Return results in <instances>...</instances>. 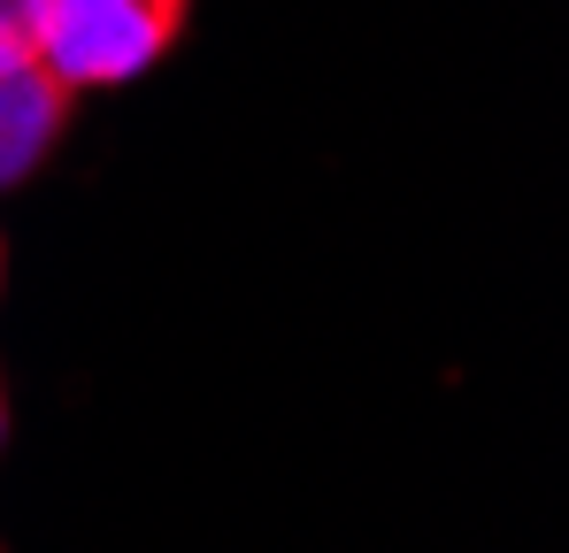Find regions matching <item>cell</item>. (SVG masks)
<instances>
[{"label": "cell", "mask_w": 569, "mask_h": 553, "mask_svg": "<svg viewBox=\"0 0 569 553\" xmlns=\"http://www.w3.org/2000/svg\"><path fill=\"white\" fill-rule=\"evenodd\" d=\"M192 23V0H31V47L70 92L131 86Z\"/></svg>", "instance_id": "cell-1"}, {"label": "cell", "mask_w": 569, "mask_h": 553, "mask_svg": "<svg viewBox=\"0 0 569 553\" xmlns=\"http://www.w3.org/2000/svg\"><path fill=\"white\" fill-rule=\"evenodd\" d=\"M70 108H78V92L62 86L47 62L0 70V184L31 178L54 154V139L70 131Z\"/></svg>", "instance_id": "cell-2"}, {"label": "cell", "mask_w": 569, "mask_h": 553, "mask_svg": "<svg viewBox=\"0 0 569 553\" xmlns=\"http://www.w3.org/2000/svg\"><path fill=\"white\" fill-rule=\"evenodd\" d=\"M23 62H39V47H31V0H0V70H23Z\"/></svg>", "instance_id": "cell-3"}, {"label": "cell", "mask_w": 569, "mask_h": 553, "mask_svg": "<svg viewBox=\"0 0 569 553\" xmlns=\"http://www.w3.org/2000/svg\"><path fill=\"white\" fill-rule=\"evenodd\" d=\"M0 439H8V392H0Z\"/></svg>", "instance_id": "cell-4"}, {"label": "cell", "mask_w": 569, "mask_h": 553, "mask_svg": "<svg viewBox=\"0 0 569 553\" xmlns=\"http://www.w3.org/2000/svg\"><path fill=\"white\" fill-rule=\"evenodd\" d=\"M0 270H8V262H0Z\"/></svg>", "instance_id": "cell-5"}]
</instances>
